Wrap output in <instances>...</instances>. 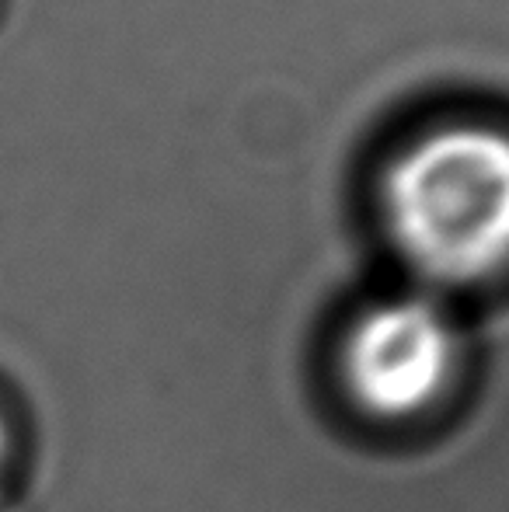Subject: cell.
Instances as JSON below:
<instances>
[{
  "instance_id": "cell-1",
  "label": "cell",
  "mask_w": 509,
  "mask_h": 512,
  "mask_svg": "<svg viewBox=\"0 0 509 512\" xmlns=\"http://www.w3.org/2000/svg\"><path fill=\"white\" fill-rule=\"evenodd\" d=\"M394 248L433 283H478L509 262V136L443 126L408 143L384 178Z\"/></svg>"
},
{
  "instance_id": "cell-2",
  "label": "cell",
  "mask_w": 509,
  "mask_h": 512,
  "mask_svg": "<svg viewBox=\"0 0 509 512\" xmlns=\"http://www.w3.org/2000/svg\"><path fill=\"white\" fill-rule=\"evenodd\" d=\"M454 366V328L422 297H394L360 317L346 345V380L363 408L401 418L426 408Z\"/></svg>"
},
{
  "instance_id": "cell-3",
  "label": "cell",
  "mask_w": 509,
  "mask_h": 512,
  "mask_svg": "<svg viewBox=\"0 0 509 512\" xmlns=\"http://www.w3.org/2000/svg\"><path fill=\"white\" fill-rule=\"evenodd\" d=\"M7 446H11V439H7V422H4V415H0V467H4Z\"/></svg>"
}]
</instances>
